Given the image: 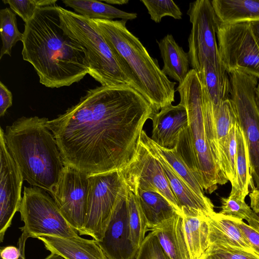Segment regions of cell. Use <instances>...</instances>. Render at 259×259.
I'll return each mask as SVG.
<instances>
[{
  "instance_id": "obj_7",
  "label": "cell",
  "mask_w": 259,
  "mask_h": 259,
  "mask_svg": "<svg viewBox=\"0 0 259 259\" xmlns=\"http://www.w3.org/2000/svg\"><path fill=\"white\" fill-rule=\"evenodd\" d=\"M231 84L230 98L237 120L247 145L250 175L253 189L259 191V102L257 78L240 71L229 73Z\"/></svg>"
},
{
  "instance_id": "obj_11",
  "label": "cell",
  "mask_w": 259,
  "mask_h": 259,
  "mask_svg": "<svg viewBox=\"0 0 259 259\" xmlns=\"http://www.w3.org/2000/svg\"><path fill=\"white\" fill-rule=\"evenodd\" d=\"M89 180L87 212L82 235L100 242L125 183L119 170L89 176Z\"/></svg>"
},
{
  "instance_id": "obj_38",
  "label": "cell",
  "mask_w": 259,
  "mask_h": 259,
  "mask_svg": "<svg viewBox=\"0 0 259 259\" xmlns=\"http://www.w3.org/2000/svg\"><path fill=\"white\" fill-rule=\"evenodd\" d=\"M236 223L249 241L253 251L259 255V229H256L243 220L236 219Z\"/></svg>"
},
{
  "instance_id": "obj_8",
  "label": "cell",
  "mask_w": 259,
  "mask_h": 259,
  "mask_svg": "<svg viewBox=\"0 0 259 259\" xmlns=\"http://www.w3.org/2000/svg\"><path fill=\"white\" fill-rule=\"evenodd\" d=\"M19 211L24 225L20 229L28 237L78 236L61 213L54 199L44 190L25 187Z\"/></svg>"
},
{
  "instance_id": "obj_27",
  "label": "cell",
  "mask_w": 259,
  "mask_h": 259,
  "mask_svg": "<svg viewBox=\"0 0 259 259\" xmlns=\"http://www.w3.org/2000/svg\"><path fill=\"white\" fill-rule=\"evenodd\" d=\"M198 73L213 104H219L230 98L231 84L227 71L219 70L211 64L205 63Z\"/></svg>"
},
{
  "instance_id": "obj_15",
  "label": "cell",
  "mask_w": 259,
  "mask_h": 259,
  "mask_svg": "<svg viewBox=\"0 0 259 259\" xmlns=\"http://www.w3.org/2000/svg\"><path fill=\"white\" fill-rule=\"evenodd\" d=\"M203 110L205 131L213 159L221 175L228 181L223 172L224 148L230 130L237 121L232 101L230 98L213 104L206 90Z\"/></svg>"
},
{
  "instance_id": "obj_29",
  "label": "cell",
  "mask_w": 259,
  "mask_h": 259,
  "mask_svg": "<svg viewBox=\"0 0 259 259\" xmlns=\"http://www.w3.org/2000/svg\"><path fill=\"white\" fill-rule=\"evenodd\" d=\"M220 213L234 218L245 220L248 224L259 229V218L250 206L247 204L240 192L232 189L228 197H222Z\"/></svg>"
},
{
  "instance_id": "obj_6",
  "label": "cell",
  "mask_w": 259,
  "mask_h": 259,
  "mask_svg": "<svg viewBox=\"0 0 259 259\" xmlns=\"http://www.w3.org/2000/svg\"><path fill=\"white\" fill-rule=\"evenodd\" d=\"M57 10L65 32L82 45L88 52L89 74L102 86L126 85L140 93L136 80L117 58L92 20L59 6Z\"/></svg>"
},
{
  "instance_id": "obj_47",
  "label": "cell",
  "mask_w": 259,
  "mask_h": 259,
  "mask_svg": "<svg viewBox=\"0 0 259 259\" xmlns=\"http://www.w3.org/2000/svg\"><path fill=\"white\" fill-rule=\"evenodd\" d=\"M202 259H203V258H202Z\"/></svg>"
},
{
  "instance_id": "obj_10",
  "label": "cell",
  "mask_w": 259,
  "mask_h": 259,
  "mask_svg": "<svg viewBox=\"0 0 259 259\" xmlns=\"http://www.w3.org/2000/svg\"><path fill=\"white\" fill-rule=\"evenodd\" d=\"M217 38L220 58L228 73L238 70L259 78V47L250 22L218 21Z\"/></svg>"
},
{
  "instance_id": "obj_32",
  "label": "cell",
  "mask_w": 259,
  "mask_h": 259,
  "mask_svg": "<svg viewBox=\"0 0 259 259\" xmlns=\"http://www.w3.org/2000/svg\"><path fill=\"white\" fill-rule=\"evenodd\" d=\"M127 201L131 238L134 245L139 249L149 229L148 223L136 196L128 188Z\"/></svg>"
},
{
  "instance_id": "obj_19",
  "label": "cell",
  "mask_w": 259,
  "mask_h": 259,
  "mask_svg": "<svg viewBox=\"0 0 259 259\" xmlns=\"http://www.w3.org/2000/svg\"><path fill=\"white\" fill-rule=\"evenodd\" d=\"M209 247L233 248L253 251L237 224L236 218L214 212L208 217Z\"/></svg>"
},
{
  "instance_id": "obj_5",
  "label": "cell",
  "mask_w": 259,
  "mask_h": 259,
  "mask_svg": "<svg viewBox=\"0 0 259 259\" xmlns=\"http://www.w3.org/2000/svg\"><path fill=\"white\" fill-rule=\"evenodd\" d=\"M177 91L180 104L186 109L188 125L180 133L175 146L205 191L211 194L228 181L219 170L206 137L203 118V101L205 88L197 71L191 69Z\"/></svg>"
},
{
  "instance_id": "obj_2",
  "label": "cell",
  "mask_w": 259,
  "mask_h": 259,
  "mask_svg": "<svg viewBox=\"0 0 259 259\" xmlns=\"http://www.w3.org/2000/svg\"><path fill=\"white\" fill-rule=\"evenodd\" d=\"M22 42L23 59L33 66L46 87L70 86L89 73L88 52L65 32L57 5L36 10L25 23Z\"/></svg>"
},
{
  "instance_id": "obj_33",
  "label": "cell",
  "mask_w": 259,
  "mask_h": 259,
  "mask_svg": "<svg viewBox=\"0 0 259 259\" xmlns=\"http://www.w3.org/2000/svg\"><path fill=\"white\" fill-rule=\"evenodd\" d=\"M237 122L230 130L226 138L224 148L223 172L228 181L230 182L233 189L236 188L237 186L236 174Z\"/></svg>"
},
{
  "instance_id": "obj_13",
  "label": "cell",
  "mask_w": 259,
  "mask_h": 259,
  "mask_svg": "<svg viewBox=\"0 0 259 259\" xmlns=\"http://www.w3.org/2000/svg\"><path fill=\"white\" fill-rule=\"evenodd\" d=\"M119 171L127 188L133 193L138 189L158 192L181 213L162 166L140 141L134 156Z\"/></svg>"
},
{
  "instance_id": "obj_16",
  "label": "cell",
  "mask_w": 259,
  "mask_h": 259,
  "mask_svg": "<svg viewBox=\"0 0 259 259\" xmlns=\"http://www.w3.org/2000/svg\"><path fill=\"white\" fill-rule=\"evenodd\" d=\"M109 259H135L138 248L131 238L127 188L125 184L119 195L104 236L98 242Z\"/></svg>"
},
{
  "instance_id": "obj_35",
  "label": "cell",
  "mask_w": 259,
  "mask_h": 259,
  "mask_svg": "<svg viewBox=\"0 0 259 259\" xmlns=\"http://www.w3.org/2000/svg\"><path fill=\"white\" fill-rule=\"evenodd\" d=\"M5 4H9L11 9L25 23L34 16L39 8L56 6V0H3Z\"/></svg>"
},
{
  "instance_id": "obj_21",
  "label": "cell",
  "mask_w": 259,
  "mask_h": 259,
  "mask_svg": "<svg viewBox=\"0 0 259 259\" xmlns=\"http://www.w3.org/2000/svg\"><path fill=\"white\" fill-rule=\"evenodd\" d=\"M185 236L191 259H202L209 247L208 217L197 210L181 208Z\"/></svg>"
},
{
  "instance_id": "obj_36",
  "label": "cell",
  "mask_w": 259,
  "mask_h": 259,
  "mask_svg": "<svg viewBox=\"0 0 259 259\" xmlns=\"http://www.w3.org/2000/svg\"><path fill=\"white\" fill-rule=\"evenodd\" d=\"M135 259H170L160 244L156 236L150 232L145 238Z\"/></svg>"
},
{
  "instance_id": "obj_44",
  "label": "cell",
  "mask_w": 259,
  "mask_h": 259,
  "mask_svg": "<svg viewBox=\"0 0 259 259\" xmlns=\"http://www.w3.org/2000/svg\"><path fill=\"white\" fill-rule=\"evenodd\" d=\"M44 259H65L59 254L51 253L50 255H49L47 257H46Z\"/></svg>"
},
{
  "instance_id": "obj_25",
  "label": "cell",
  "mask_w": 259,
  "mask_h": 259,
  "mask_svg": "<svg viewBox=\"0 0 259 259\" xmlns=\"http://www.w3.org/2000/svg\"><path fill=\"white\" fill-rule=\"evenodd\" d=\"M211 2L219 23L259 20V0H213Z\"/></svg>"
},
{
  "instance_id": "obj_46",
  "label": "cell",
  "mask_w": 259,
  "mask_h": 259,
  "mask_svg": "<svg viewBox=\"0 0 259 259\" xmlns=\"http://www.w3.org/2000/svg\"><path fill=\"white\" fill-rule=\"evenodd\" d=\"M254 212L256 214V215L259 218V210H257V211H254Z\"/></svg>"
},
{
  "instance_id": "obj_17",
  "label": "cell",
  "mask_w": 259,
  "mask_h": 259,
  "mask_svg": "<svg viewBox=\"0 0 259 259\" xmlns=\"http://www.w3.org/2000/svg\"><path fill=\"white\" fill-rule=\"evenodd\" d=\"M140 142L159 161L181 209L183 207L194 209L207 216H210L215 212L211 200L202 199L189 187L165 160L155 147L151 138L143 130L141 132Z\"/></svg>"
},
{
  "instance_id": "obj_18",
  "label": "cell",
  "mask_w": 259,
  "mask_h": 259,
  "mask_svg": "<svg viewBox=\"0 0 259 259\" xmlns=\"http://www.w3.org/2000/svg\"><path fill=\"white\" fill-rule=\"evenodd\" d=\"M151 140L158 146L175 147L180 133L188 125L186 108L181 104L162 108L152 116Z\"/></svg>"
},
{
  "instance_id": "obj_31",
  "label": "cell",
  "mask_w": 259,
  "mask_h": 259,
  "mask_svg": "<svg viewBox=\"0 0 259 259\" xmlns=\"http://www.w3.org/2000/svg\"><path fill=\"white\" fill-rule=\"evenodd\" d=\"M0 33L2 40L0 53L2 59L5 55L11 56L12 48L23 39V33L18 29L16 15L8 8L0 10Z\"/></svg>"
},
{
  "instance_id": "obj_42",
  "label": "cell",
  "mask_w": 259,
  "mask_h": 259,
  "mask_svg": "<svg viewBox=\"0 0 259 259\" xmlns=\"http://www.w3.org/2000/svg\"><path fill=\"white\" fill-rule=\"evenodd\" d=\"M250 26L259 47V20L250 22Z\"/></svg>"
},
{
  "instance_id": "obj_9",
  "label": "cell",
  "mask_w": 259,
  "mask_h": 259,
  "mask_svg": "<svg viewBox=\"0 0 259 259\" xmlns=\"http://www.w3.org/2000/svg\"><path fill=\"white\" fill-rule=\"evenodd\" d=\"M187 14L192 24L188 38V55L192 69L199 73L205 63L226 71L219 56L217 41L218 20L211 2L197 0L189 5Z\"/></svg>"
},
{
  "instance_id": "obj_1",
  "label": "cell",
  "mask_w": 259,
  "mask_h": 259,
  "mask_svg": "<svg viewBox=\"0 0 259 259\" xmlns=\"http://www.w3.org/2000/svg\"><path fill=\"white\" fill-rule=\"evenodd\" d=\"M155 113L132 87L101 85L47 123L65 165L91 176L124 167L136 153L145 123Z\"/></svg>"
},
{
  "instance_id": "obj_28",
  "label": "cell",
  "mask_w": 259,
  "mask_h": 259,
  "mask_svg": "<svg viewBox=\"0 0 259 259\" xmlns=\"http://www.w3.org/2000/svg\"><path fill=\"white\" fill-rule=\"evenodd\" d=\"M152 142L157 150L173 170L199 197L206 200L210 199L204 195L203 189L176 147L172 149L166 148L158 146L153 141Z\"/></svg>"
},
{
  "instance_id": "obj_12",
  "label": "cell",
  "mask_w": 259,
  "mask_h": 259,
  "mask_svg": "<svg viewBox=\"0 0 259 259\" xmlns=\"http://www.w3.org/2000/svg\"><path fill=\"white\" fill-rule=\"evenodd\" d=\"M89 176L65 165L51 195L70 226L82 235L85 222Z\"/></svg>"
},
{
  "instance_id": "obj_37",
  "label": "cell",
  "mask_w": 259,
  "mask_h": 259,
  "mask_svg": "<svg viewBox=\"0 0 259 259\" xmlns=\"http://www.w3.org/2000/svg\"><path fill=\"white\" fill-rule=\"evenodd\" d=\"M203 259H259L254 252L233 248L209 247Z\"/></svg>"
},
{
  "instance_id": "obj_40",
  "label": "cell",
  "mask_w": 259,
  "mask_h": 259,
  "mask_svg": "<svg viewBox=\"0 0 259 259\" xmlns=\"http://www.w3.org/2000/svg\"><path fill=\"white\" fill-rule=\"evenodd\" d=\"M20 255V249L14 246H8L1 249L2 259H18Z\"/></svg>"
},
{
  "instance_id": "obj_39",
  "label": "cell",
  "mask_w": 259,
  "mask_h": 259,
  "mask_svg": "<svg viewBox=\"0 0 259 259\" xmlns=\"http://www.w3.org/2000/svg\"><path fill=\"white\" fill-rule=\"evenodd\" d=\"M13 96L11 92L0 81V116L5 115L7 109L12 105Z\"/></svg>"
},
{
  "instance_id": "obj_20",
  "label": "cell",
  "mask_w": 259,
  "mask_h": 259,
  "mask_svg": "<svg viewBox=\"0 0 259 259\" xmlns=\"http://www.w3.org/2000/svg\"><path fill=\"white\" fill-rule=\"evenodd\" d=\"M51 253L65 259H109L98 241L81 238L44 236L37 238Z\"/></svg>"
},
{
  "instance_id": "obj_3",
  "label": "cell",
  "mask_w": 259,
  "mask_h": 259,
  "mask_svg": "<svg viewBox=\"0 0 259 259\" xmlns=\"http://www.w3.org/2000/svg\"><path fill=\"white\" fill-rule=\"evenodd\" d=\"M48 120L22 116L6 127L4 137L24 180L51 194L65 165Z\"/></svg>"
},
{
  "instance_id": "obj_14",
  "label": "cell",
  "mask_w": 259,
  "mask_h": 259,
  "mask_svg": "<svg viewBox=\"0 0 259 259\" xmlns=\"http://www.w3.org/2000/svg\"><path fill=\"white\" fill-rule=\"evenodd\" d=\"M0 242L19 211L24 181L22 172L7 146L4 132L0 130Z\"/></svg>"
},
{
  "instance_id": "obj_23",
  "label": "cell",
  "mask_w": 259,
  "mask_h": 259,
  "mask_svg": "<svg viewBox=\"0 0 259 259\" xmlns=\"http://www.w3.org/2000/svg\"><path fill=\"white\" fill-rule=\"evenodd\" d=\"M157 42L163 62L162 71L166 76L182 83L190 70L188 53L178 45L171 34H167Z\"/></svg>"
},
{
  "instance_id": "obj_30",
  "label": "cell",
  "mask_w": 259,
  "mask_h": 259,
  "mask_svg": "<svg viewBox=\"0 0 259 259\" xmlns=\"http://www.w3.org/2000/svg\"><path fill=\"white\" fill-rule=\"evenodd\" d=\"M236 139H237V159H236V174L237 186L241 196L245 198L249 193V186L251 184L252 187V182L250 175L249 160L247 145L243 132L239 125L236 124ZM233 189V188H232Z\"/></svg>"
},
{
  "instance_id": "obj_43",
  "label": "cell",
  "mask_w": 259,
  "mask_h": 259,
  "mask_svg": "<svg viewBox=\"0 0 259 259\" xmlns=\"http://www.w3.org/2000/svg\"><path fill=\"white\" fill-rule=\"evenodd\" d=\"M104 2L108 4L124 5L128 3V0H105Z\"/></svg>"
},
{
  "instance_id": "obj_41",
  "label": "cell",
  "mask_w": 259,
  "mask_h": 259,
  "mask_svg": "<svg viewBox=\"0 0 259 259\" xmlns=\"http://www.w3.org/2000/svg\"><path fill=\"white\" fill-rule=\"evenodd\" d=\"M28 238V236L25 233L22 232V234L19 237L17 243L18 247L20 250V255L18 259H26L25 255V246L26 241Z\"/></svg>"
},
{
  "instance_id": "obj_26",
  "label": "cell",
  "mask_w": 259,
  "mask_h": 259,
  "mask_svg": "<svg viewBox=\"0 0 259 259\" xmlns=\"http://www.w3.org/2000/svg\"><path fill=\"white\" fill-rule=\"evenodd\" d=\"M66 6L72 8L75 12L90 19L113 20L115 18L127 21L137 17L134 13L121 11L108 4L91 0H64Z\"/></svg>"
},
{
  "instance_id": "obj_22",
  "label": "cell",
  "mask_w": 259,
  "mask_h": 259,
  "mask_svg": "<svg viewBox=\"0 0 259 259\" xmlns=\"http://www.w3.org/2000/svg\"><path fill=\"white\" fill-rule=\"evenodd\" d=\"M170 259H191L186 242L182 214L177 213L150 230Z\"/></svg>"
},
{
  "instance_id": "obj_24",
  "label": "cell",
  "mask_w": 259,
  "mask_h": 259,
  "mask_svg": "<svg viewBox=\"0 0 259 259\" xmlns=\"http://www.w3.org/2000/svg\"><path fill=\"white\" fill-rule=\"evenodd\" d=\"M151 230L163 222L181 213L163 195L156 191L138 189L134 193Z\"/></svg>"
},
{
  "instance_id": "obj_4",
  "label": "cell",
  "mask_w": 259,
  "mask_h": 259,
  "mask_svg": "<svg viewBox=\"0 0 259 259\" xmlns=\"http://www.w3.org/2000/svg\"><path fill=\"white\" fill-rule=\"evenodd\" d=\"M117 58L130 71L141 94L158 112L175 101L176 82L170 81L139 38L126 28V21L91 19Z\"/></svg>"
},
{
  "instance_id": "obj_34",
  "label": "cell",
  "mask_w": 259,
  "mask_h": 259,
  "mask_svg": "<svg viewBox=\"0 0 259 259\" xmlns=\"http://www.w3.org/2000/svg\"><path fill=\"white\" fill-rule=\"evenodd\" d=\"M148 10L151 19L159 23L165 16H170L175 19H182V13L179 7L170 0H141Z\"/></svg>"
},
{
  "instance_id": "obj_45",
  "label": "cell",
  "mask_w": 259,
  "mask_h": 259,
  "mask_svg": "<svg viewBox=\"0 0 259 259\" xmlns=\"http://www.w3.org/2000/svg\"><path fill=\"white\" fill-rule=\"evenodd\" d=\"M256 93H257V96L259 102V83L257 84V88H256Z\"/></svg>"
}]
</instances>
